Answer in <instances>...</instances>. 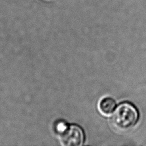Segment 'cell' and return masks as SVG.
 <instances>
[{"label":"cell","instance_id":"277c9868","mask_svg":"<svg viewBox=\"0 0 146 146\" xmlns=\"http://www.w3.org/2000/svg\"><path fill=\"white\" fill-rule=\"evenodd\" d=\"M68 125L64 121H59L57 123L56 126V130L58 133H60L61 134L65 131V130L67 128Z\"/></svg>","mask_w":146,"mask_h":146},{"label":"cell","instance_id":"6da1fadb","mask_svg":"<svg viewBox=\"0 0 146 146\" xmlns=\"http://www.w3.org/2000/svg\"><path fill=\"white\" fill-rule=\"evenodd\" d=\"M139 114L136 107L131 103L124 102L118 105L111 117L112 125L120 131L132 129L139 120Z\"/></svg>","mask_w":146,"mask_h":146},{"label":"cell","instance_id":"7a4b0ae2","mask_svg":"<svg viewBox=\"0 0 146 146\" xmlns=\"http://www.w3.org/2000/svg\"><path fill=\"white\" fill-rule=\"evenodd\" d=\"M85 140V135L82 128L76 124L69 125L61 134V142L67 146H81Z\"/></svg>","mask_w":146,"mask_h":146},{"label":"cell","instance_id":"3957f363","mask_svg":"<svg viewBox=\"0 0 146 146\" xmlns=\"http://www.w3.org/2000/svg\"><path fill=\"white\" fill-rule=\"evenodd\" d=\"M98 108L103 115H110L115 110L116 102L113 99L110 97H106L100 100Z\"/></svg>","mask_w":146,"mask_h":146}]
</instances>
